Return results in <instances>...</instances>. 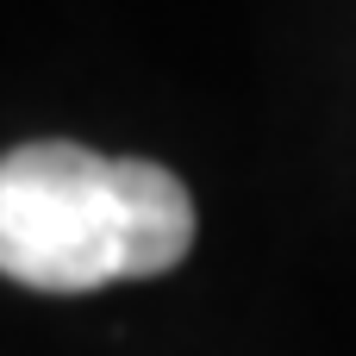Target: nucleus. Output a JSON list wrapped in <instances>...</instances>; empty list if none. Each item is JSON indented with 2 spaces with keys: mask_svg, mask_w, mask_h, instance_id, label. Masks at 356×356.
Instances as JSON below:
<instances>
[{
  "mask_svg": "<svg viewBox=\"0 0 356 356\" xmlns=\"http://www.w3.org/2000/svg\"><path fill=\"white\" fill-rule=\"evenodd\" d=\"M194 200L144 156L19 144L0 156V275L38 294L144 282L188 257Z\"/></svg>",
  "mask_w": 356,
  "mask_h": 356,
  "instance_id": "obj_1",
  "label": "nucleus"
}]
</instances>
